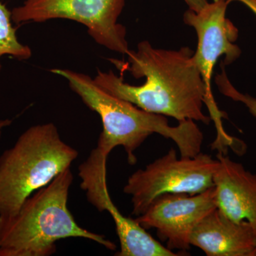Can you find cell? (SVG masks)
<instances>
[{"label": "cell", "instance_id": "6da1fadb", "mask_svg": "<svg viewBox=\"0 0 256 256\" xmlns=\"http://www.w3.org/2000/svg\"><path fill=\"white\" fill-rule=\"evenodd\" d=\"M194 54L188 46L166 50L140 42L126 54L127 63H118L134 78H146L142 85H130L112 72L98 70L94 79L106 92L146 112L208 124L212 119L203 106L208 107L210 101Z\"/></svg>", "mask_w": 256, "mask_h": 256}, {"label": "cell", "instance_id": "5b68a950", "mask_svg": "<svg viewBox=\"0 0 256 256\" xmlns=\"http://www.w3.org/2000/svg\"><path fill=\"white\" fill-rule=\"evenodd\" d=\"M218 160L200 152L178 158L172 148L164 156L128 178L124 192L131 196L132 215L143 214L156 198L166 194L195 195L214 186Z\"/></svg>", "mask_w": 256, "mask_h": 256}, {"label": "cell", "instance_id": "8fae6325", "mask_svg": "<svg viewBox=\"0 0 256 256\" xmlns=\"http://www.w3.org/2000/svg\"><path fill=\"white\" fill-rule=\"evenodd\" d=\"M190 245L208 256H256V235L246 222H234L218 208L192 230Z\"/></svg>", "mask_w": 256, "mask_h": 256}, {"label": "cell", "instance_id": "52a82bcc", "mask_svg": "<svg viewBox=\"0 0 256 256\" xmlns=\"http://www.w3.org/2000/svg\"><path fill=\"white\" fill-rule=\"evenodd\" d=\"M111 152L98 143L78 168L80 188L88 201L99 212L110 214L116 225L120 244L118 256H176L172 250L162 245L146 232L136 220L124 216L114 205L107 185L108 158Z\"/></svg>", "mask_w": 256, "mask_h": 256}, {"label": "cell", "instance_id": "4fadbf2b", "mask_svg": "<svg viewBox=\"0 0 256 256\" xmlns=\"http://www.w3.org/2000/svg\"><path fill=\"white\" fill-rule=\"evenodd\" d=\"M220 68L222 73L218 74L216 77V84L218 86V90L223 95L230 98L232 100L244 104L248 109L249 112L256 118V98L248 94L239 92L229 80L224 63L220 66Z\"/></svg>", "mask_w": 256, "mask_h": 256}, {"label": "cell", "instance_id": "7a4b0ae2", "mask_svg": "<svg viewBox=\"0 0 256 256\" xmlns=\"http://www.w3.org/2000/svg\"><path fill=\"white\" fill-rule=\"evenodd\" d=\"M50 72L65 78L84 104L100 116L102 130L98 143L110 152L122 146L129 164H136L134 152L154 133L172 140L178 146L180 156L193 158L201 152L203 133L195 121H182L172 127L166 116L146 112L111 95L87 74L64 68L50 69Z\"/></svg>", "mask_w": 256, "mask_h": 256}, {"label": "cell", "instance_id": "30bf717a", "mask_svg": "<svg viewBox=\"0 0 256 256\" xmlns=\"http://www.w3.org/2000/svg\"><path fill=\"white\" fill-rule=\"evenodd\" d=\"M214 183L216 207L237 223L246 222L256 235V175L220 152Z\"/></svg>", "mask_w": 256, "mask_h": 256}, {"label": "cell", "instance_id": "277c9868", "mask_svg": "<svg viewBox=\"0 0 256 256\" xmlns=\"http://www.w3.org/2000/svg\"><path fill=\"white\" fill-rule=\"evenodd\" d=\"M78 156L52 122L26 130L0 156V216L15 214L28 197L70 168Z\"/></svg>", "mask_w": 256, "mask_h": 256}, {"label": "cell", "instance_id": "9a60e30c", "mask_svg": "<svg viewBox=\"0 0 256 256\" xmlns=\"http://www.w3.org/2000/svg\"><path fill=\"white\" fill-rule=\"evenodd\" d=\"M228 1L230 3L234 1L240 2L242 4L246 5L248 8H250L256 15V0H228Z\"/></svg>", "mask_w": 256, "mask_h": 256}, {"label": "cell", "instance_id": "2e32d148", "mask_svg": "<svg viewBox=\"0 0 256 256\" xmlns=\"http://www.w3.org/2000/svg\"><path fill=\"white\" fill-rule=\"evenodd\" d=\"M12 122V121L10 119L0 120V138L2 137L3 130H4L5 128L9 127Z\"/></svg>", "mask_w": 256, "mask_h": 256}, {"label": "cell", "instance_id": "5bb4252c", "mask_svg": "<svg viewBox=\"0 0 256 256\" xmlns=\"http://www.w3.org/2000/svg\"><path fill=\"white\" fill-rule=\"evenodd\" d=\"M184 1L188 5V9L194 12H200L208 3V0H184Z\"/></svg>", "mask_w": 256, "mask_h": 256}, {"label": "cell", "instance_id": "ba28073f", "mask_svg": "<svg viewBox=\"0 0 256 256\" xmlns=\"http://www.w3.org/2000/svg\"><path fill=\"white\" fill-rule=\"evenodd\" d=\"M228 0H214L200 12L188 9L184 14V22L194 28L198 37L196 50L194 58L202 80L206 87L210 105V117H220L223 114L217 108L212 90V77L214 67L222 56H224V65H230L242 54L234 42L238 36V28L226 18Z\"/></svg>", "mask_w": 256, "mask_h": 256}, {"label": "cell", "instance_id": "3957f363", "mask_svg": "<svg viewBox=\"0 0 256 256\" xmlns=\"http://www.w3.org/2000/svg\"><path fill=\"white\" fill-rule=\"evenodd\" d=\"M74 178L70 168L28 197L15 214L0 216V256H50L57 242L82 238L114 250L104 236L89 232L76 222L68 207Z\"/></svg>", "mask_w": 256, "mask_h": 256}, {"label": "cell", "instance_id": "8992f818", "mask_svg": "<svg viewBox=\"0 0 256 256\" xmlns=\"http://www.w3.org/2000/svg\"><path fill=\"white\" fill-rule=\"evenodd\" d=\"M126 0H24L13 8V22L42 23L72 20L87 28L92 40L108 50L127 54L126 28L118 23Z\"/></svg>", "mask_w": 256, "mask_h": 256}, {"label": "cell", "instance_id": "7c38bea8", "mask_svg": "<svg viewBox=\"0 0 256 256\" xmlns=\"http://www.w3.org/2000/svg\"><path fill=\"white\" fill-rule=\"evenodd\" d=\"M9 56L16 60H24L31 58L30 47L18 40L16 28L13 26L12 11L0 0V74L2 65V58Z\"/></svg>", "mask_w": 256, "mask_h": 256}, {"label": "cell", "instance_id": "9c48e42d", "mask_svg": "<svg viewBox=\"0 0 256 256\" xmlns=\"http://www.w3.org/2000/svg\"><path fill=\"white\" fill-rule=\"evenodd\" d=\"M214 186L195 195L166 194L156 198L143 214L134 218L146 230L154 228L170 250L190 248L192 230L216 208Z\"/></svg>", "mask_w": 256, "mask_h": 256}]
</instances>
